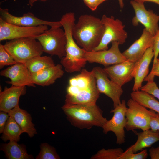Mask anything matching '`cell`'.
<instances>
[{
	"mask_svg": "<svg viewBox=\"0 0 159 159\" xmlns=\"http://www.w3.org/2000/svg\"><path fill=\"white\" fill-rule=\"evenodd\" d=\"M67 92L65 105L96 104L100 93L92 70L82 69L79 74L71 78Z\"/></svg>",
	"mask_w": 159,
	"mask_h": 159,
	"instance_id": "6da1fadb",
	"label": "cell"
},
{
	"mask_svg": "<svg viewBox=\"0 0 159 159\" xmlns=\"http://www.w3.org/2000/svg\"><path fill=\"white\" fill-rule=\"evenodd\" d=\"M105 29L101 19L91 15H82L74 25L73 35L78 45L90 52L100 44Z\"/></svg>",
	"mask_w": 159,
	"mask_h": 159,
	"instance_id": "7a4b0ae2",
	"label": "cell"
},
{
	"mask_svg": "<svg viewBox=\"0 0 159 159\" xmlns=\"http://www.w3.org/2000/svg\"><path fill=\"white\" fill-rule=\"evenodd\" d=\"M62 108L71 124L80 129L102 128L107 120L96 104L64 105Z\"/></svg>",
	"mask_w": 159,
	"mask_h": 159,
	"instance_id": "3957f363",
	"label": "cell"
},
{
	"mask_svg": "<svg viewBox=\"0 0 159 159\" xmlns=\"http://www.w3.org/2000/svg\"><path fill=\"white\" fill-rule=\"evenodd\" d=\"M4 47L17 63L25 64L43 52L40 42L34 37H26L9 40Z\"/></svg>",
	"mask_w": 159,
	"mask_h": 159,
	"instance_id": "277c9868",
	"label": "cell"
},
{
	"mask_svg": "<svg viewBox=\"0 0 159 159\" xmlns=\"http://www.w3.org/2000/svg\"><path fill=\"white\" fill-rule=\"evenodd\" d=\"M35 38L40 43L44 52L60 59L65 56L66 37L60 27H51Z\"/></svg>",
	"mask_w": 159,
	"mask_h": 159,
	"instance_id": "5b68a950",
	"label": "cell"
},
{
	"mask_svg": "<svg viewBox=\"0 0 159 159\" xmlns=\"http://www.w3.org/2000/svg\"><path fill=\"white\" fill-rule=\"evenodd\" d=\"M127 105L125 129L127 131L138 129L144 131L150 129V118L156 112L148 110L131 98L128 100Z\"/></svg>",
	"mask_w": 159,
	"mask_h": 159,
	"instance_id": "8992f818",
	"label": "cell"
},
{
	"mask_svg": "<svg viewBox=\"0 0 159 159\" xmlns=\"http://www.w3.org/2000/svg\"><path fill=\"white\" fill-rule=\"evenodd\" d=\"M101 20L105 26V31L100 44L94 50L108 49V44L113 41L118 42L120 45L125 42L127 33L121 21L112 16L108 17L105 15H103Z\"/></svg>",
	"mask_w": 159,
	"mask_h": 159,
	"instance_id": "52a82bcc",
	"label": "cell"
},
{
	"mask_svg": "<svg viewBox=\"0 0 159 159\" xmlns=\"http://www.w3.org/2000/svg\"><path fill=\"white\" fill-rule=\"evenodd\" d=\"M127 108L126 101L122 100L120 103L111 110L110 113L113 114L112 117L107 120L102 128L105 134L109 132H113L116 137V143L120 145L125 141V129L127 121L125 115Z\"/></svg>",
	"mask_w": 159,
	"mask_h": 159,
	"instance_id": "ba28073f",
	"label": "cell"
},
{
	"mask_svg": "<svg viewBox=\"0 0 159 159\" xmlns=\"http://www.w3.org/2000/svg\"><path fill=\"white\" fill-rule=\"evenodd\" d=\"M48 29V26L46 25L21 26L8 23L0 18V41L23 38H35Z\"/></svg>",
	"mask_w": 159,
	"mask_h": 159,
	"instance_id": "9c48e42d",
	"label": "cell"
},
{
	"mask_svg": "<svg viewBox=\"0 0 159 159\" xmlns=\"http://www.w3.org/2000/svg\"><path fill=\"white\" fill-rule=\"evenodd\" d=\"M111 48L107 50L87 52L84 50V56L90 63H97L106 67L127 60L120 50L119 43L111 42Z\"/></svg>",
	"mask_w": 159,
	"mask_h": 159,
	"instance_id": "30bf717a",
	"label": "cell"
},
{
	"mask_svg": "<svg viewBox=\"0 0 159 159\" xmlns=\"http://www.w3.org/2000/svg\"><path fill=\"white\" fill-rule=\"evenodd\" d=\"M92 70L96 78L98 91L112 99L113 108H115L121 103L120 97L123 93L122 87L110 80L103 68L95 67Z\"/></svg>",
	"mask_w": 159,
	"mask_h": 159,
	"instance_id": "8fae6325",
	"label": "cell"
},
{
	"mask_svg": "<svg viewBox=\"0 0 159 159\" xmlns=\"http://www.w3.org/2000/svg\"><path fill=\"white\" fill-rule=\"evenodd\" d=\"M130 4L135 14L132 21L133 25L136 26L141 23L146 30L155 36L159 30V15L155 14L152 10H147L143 3L132 0Z\"/></svg>",
	"mask_w": 159,
	"mask_h": 159,
	"instance_id": "7c38bea8",
	"label": "cell"
},
{
	"mask_svg": "<svg viewBox=\"0 0 159 159\" xmlns=\"http://www.w3.org/2000/svg\"><path fill=\"white\" fill-rule=\"evenodd\" d=\"M0 18L5 22L17 26L27 27L41 25H46L51 27L62 26L60 21H50L41 19L30 12L24 14L22 16L17 17L10 14L7 9L0 8Z\"/></svg>",
	"mask_w": 159,
	"mask_h": 159,
	"instance_id": "4fadbf2b",
	"label": "cell"
},
{
	"mask_svg": "<svg viewBox=\"0 0 159 159\" xmlns=\"http://www.w3.org/2000/svg\"><path fill=\"white\" fill-rule=\"evenodd\" d=\"M0 75L9 78L7 83L17 86L35 87L32 75L25 64L16 63L2 70Z\"/></svg>",
	"mask_w": 159,
	"mask_h": 159,
	"instance_id": "5bb4252c",
	"label": "cell"
},
{
	"mask_svg": "<svg viewBox=\"0 0 159 159\" xmlns=\"http://www.w3.org/2000/svg\"><path fill=\"white\" fill-rule=\"evenodd\" d=\"M135 63L127 60L103 69L111 80L122 87L133 78L132 73Z\"/></svg>",
	"mask_w": 159,
	"mask_h": 159,
	"instance_id": "9a60e30c",
	"label": "cell"
},
{
	"mask_svg": "<svg viewBox=\"0 0 159 159\" xmlns=\"http://www.w3.org/2000/svg\"><path fill=\"white\" fill-rule=\"evenodd\" d=\"M154 36L145 28L138 39L122 53L127 60L135 62L143 55L148 48L153 47Z\"/></svg>",
	"mask_w": 159,
	"mask_h": 159,
	"instance_id": "2e32d148",
	"label": "cell"
},
{
	"mask_svg": "<svg viewBox=\"0 0 159 159\" xmlns=\"http://www.w3.org/2000/svg\"><path fill=\"white\" fill-rule=\"evenodd\" d=\"M154 53L153 47L146 50L142 57L135 62L132 75L134 78L133 91L139 90L142 87V83L149 73V66Z\"/></svg>",
	"mask_w": 159,
	"mask_h": 159,
	"instance_id": "e0dca14e",
	"label": "cell"
},
{
	"mask_svg": "<svg viewBox=\"0 0 159 159\" xmlns=\"http://www.w3.org/2000/svg\"><path fill=\"white\" fill-rule=\"evenodd\" d=\"M26 93V86H17L12 85L0 92V111L8 113L19 105L20 96Z\"/></svg>",
	"mask_w": 159,
	"mask_h": 159,
	"instance_id": "ac0fdd59",
	"label": "cell"
},
{
	"mask_svg": "<svg viewBox=\"0 0 159 159\" xmlns=\"http://www.w3.org/2000/svg\"><path fill=\"white\" fill-rule=\"evenodd\" d=\"M64 74L62 65L59 64L50 66L32 74L33 82L35 85L44 86L53 84Z\"/></svg>",
	"mask_w": 159,
	"mask_h": 159,
	"instance_id": "d6986e66",
	"label": "cell"
},
{
	"mask_svg": "<svg viewBox=\"0 0 159 159\" xmlns=\"http://www.w3.org/2000/svg\"><path fill=\"white\" fill-rule=\"evenodd\" d=\"M133 131L137 136V140L124 152L125 153H136L159 141V131H154L149 129L140 132Z\"/></svg>",
	"mask_w": 159,
	"mask_h": 159,
	"instance_id": "ffe728a7",
	"label": "cell"
},
{
	"mask_svg": "<svg viewBox=\"0 0 159 159\" xmlns=\"http://www.w3.org/2000/svg\"><path fill=\"white\" fill-rule=\"evenodd\" d=\"M22 128L24 132L27 134L31 138L37 134L35 125L32 122L31 115L26 110L20 108L17 105L8 113Z\"/></svg>",
	"mask_w": 159,
	"mask_h": 159,
	"instance_id": "44dd1931",
	"label": "cell"
},
{
	"mask_svg": "<svg viewBox=\"0 0 159 159\" xmlns=\"http://www.w3.org/2000/svg\"><path fill=\"white\" fill-rule=\"evenodd\" d=\"M1 150L3 151L8 159H32L34 158L28 153L26 146L23 144H19L17 142L10 141L7 143L1 145Z\"/></svg>",
	"mask_w": 159,
	"mask_h": 159,
	"instance_id": "7402d4cb",
	"label": "cell"
},
{
	"mask_svg": "<svg viewBox=\"0 0 159 159\" xmlns=\"http://www.w3.org/2000/svg\"><path fill=\"white\" fill-rule=\"evenodd\" d=\"M130 95L131 98L140 105L159 113V102L153 95L138 90L133 91Z\"/></svg>",
	"mask_w": 159,
	"mask_h": 159,
	"instance_id": "603a6c76",
	"label": "cell"
},
{
	"mask_svg": "<svg viewBox=\"0 0 159 159\" xmlns=\"http://www.w3.org/2000/svg\"><path fill=\"white\" fill-rule=\"evenodd\" d=\"M24 132L14 119L9 116L2 133L1 138L4 142L9 140L18 142L20 140L21 134Z\"/></svg>",
	"mask_w": 159,
	"mask_h": 159,
	"instance_id": "cb8c5ba5",
	"label": "cell"
},
{
	"mask_svg": "<svg viewBox=\"0 0 159 159\" xmlns=\"http://www.w3.org/2000/svg\"><path fill=\"white\" fill-rule=\"evenodd\" d=\"M25 64L32 75L46 68L55 65L51 57L42 55L32 58Z\"/></svg>",
	"mask_w": 159,
	"mask_h": 159,
	"instance_id": "d4e9b609",
	"label": "cell"
},
{
	"mask_svg": "<svg viewBox=\"0 0 159 159\" xmlns=\"http://www.w3.org/2000/svg\"><path fill=\"white\" fill-rule=\"evenodd\" d=\"M124 152L120 148L106 149L102 148L92 155L91 159H119Z\"/></svg>",
	"mask_w": 159,
	"mask_h": 159,
	"instance_id": "484cf974",
	"label": "cell"
},
{
	"mask_svg": "<svg viewBox=\"0 0 159 159\" xmlns=\"http://www.w3.org/2000/svg\"><path fill=\"white\" fill-rule=\"evenodd\" d=\"M40 150L36 156V159H59L60 158L57 153L55 148L47 143L40 145Z\"/></svg>",
	"mask_w": 159,
	"mask_h": 159,
	"instance_id": "4316f807",
	"label": "cell"
},
{
	"mask_svg": "<svg viewBox=\"0 0 159 159\" xmlns=\"http://www.w3.org/2000/svg\"><path fill=\"white\" fill-rule=\"evenodd\" d=\"M16 62L5 49L4 45L0 44V69L5 66L12 65Z\"/></svg>",
	"mask_w": 159,
	"mask_h": 159,
	"instance_id": "83f0119b",
	"label": "cell"
},
{
	"mask_svg": "<svg viewBox=\"0 0 159 159\" xmlns=\"http://www.w3.org/2000/svg\"><path fill=\"white\" fill-rule=\"evenodd\" d=\"M141 91L147 92L159 100V88L154 81L147 82L140 88Z\"/></svg>",
	"mask_w": 159,
	"mask_h": 159,
	"instance_id": "f1b7e54d",
	"label": "cell"
},
{
	"mask_svg": "<svg viewBox=\"0 0 159 159\" xmlns=\"http://www.w3.org/2000/svg\"><path fill=\"white\" fill-rule=\"evenodd\" d=\"M148 155L147 149L143 150L138 153H123L120 156L119 159H145Z\"/></svg>",
	"mask_w": 159,
	"mask_h": 159,
	"instance_id": "f546056e",
	"label": "cell"
},
{
	"mask_svg": "<svg viewBox=\"0 0 159 159\" xmlns=\"http://www.w3.org/2000/svg\"><path fill=\"white\" fill-rule=\"evenodd\" d=\"M155 76L159 77V59L153 64L150 73L145 78L144 81L148 82L154 81Z\"/></svg>",
	"mask_w": 159,
	"mask_h": 159,
	"instance_id": "4dcf8cb0",
	"label": "cell"
},
{
	"mask_svg": "<svg viewBox=\"0 0 159 159\" xmlns=\"http://www.w3.org/2000/svg\"><path fill=\"white\" fill-rule=\"evenodd\" d=\"M85 5L92 11H95L102 3L107 0H83Z\"/></svg>",
	"mask_w": 159,
	"mask_h": 159,
	"instance_id": "1f68e13d",
	"label": "cell"
},
{
	"mask_svg": "<svg viewBox=\"0 0 159 159\" xmlns=\"http://www.w3.org/2000/svg\"><path fill=\"white\" fill-rule=\"evenodd\" d=\"M150 129L154 131H159V113H156L151 117L150 122Z\"/></svg>",
	"mask_w": 159,
	"mask_h": 159,
	"instance_id": "d6a6232c",
	"label": "cell"
},
{
	"mask_svg": "<svg viewBox=\"0 0 159 159\" xmlns=\"http://www.w3.org/2000/svg\"><path fill=\"white\" fill-rule=\"evenodd\" d=\"M154 53L153 63H154L158 58L159 54V30L154 36V42L153 47Z\"/></svg>",
	"mask_w": 159,
	"mask_h": 159,
	"instance_id": "836d02e7",
	"label": "cell"
},
{
	"mask_svg": "<svg viewBox=\"0 0 159 159\" xmlns=\"http://www.w3.org/2000/svg\"><path fill=\"white\" fill-rule=\"evenodd\" d=\"M9 117L8 113L3 111H0V133H2L4 128Z\"/></svg>",
	"mask_w": 159,
	"mask_h": 159,
	"instance_id": "e575fe53",
	"label": "cell"
},
{
	"mask_svg": "<svg viewBox=\"0 0 159 159\" xmlns=\"http://www.w3.org/2000/svg\"><path fill=\"white\" fill-rule=\"evenodd\" d=\"M149 152L151 159H159V146L156 148H151Z\"/></svg>",
	"mask_w": 159,
	"mask_h": 159,
	"instance_id": "d590c367",
	"label": "cell"
},
{
	"mask_svg": "<svg viewBox=\"0 0 159 159\" xmlns=\"http://www.w3.org/2000/svg\"><path fill=\"white\" fill-rule=\"evenodd\" d=\"M135 1L141 3H144L145 2H150L154 3L159 5V0H134Z\"/></svg>",
	"mask_w": 159,
	"mask_h": 159,
	"instance_id": "8d00e7d4",
	"label": "cell"
},
{
	"mask_svg": "<svg viewBox=\"0 0 159 159\" xmlns=\"http://www.w3.org/2000/svg\"><path fill=\"white\" fill-rule=\"evenodd\" d=\"M48 0H29V4L30 6H32L34 3L37 1H40L42 2H45Z\"/></svg>",
	"mask_w": 159,
	"mask_h": 159,
	"instance_id": "74e56055",
	"label": "cell"
},
{
	"mask_svg": "<svg viewBox=\"0 0 159 159\" xmlns=\"http://www.w3.org/2000/svg\"><path fill=\"white\" fill-rule=\"evenodd\" d=\"M118 1L119 4L121 9H122L123 8L124 6V4L123 3V0H118Z\"/></svg>",
	"mask_w": 159,
	"mask_h": 159,
	"instance_id": "f35d334b",
	"label": "cell"
}]
</instances>
